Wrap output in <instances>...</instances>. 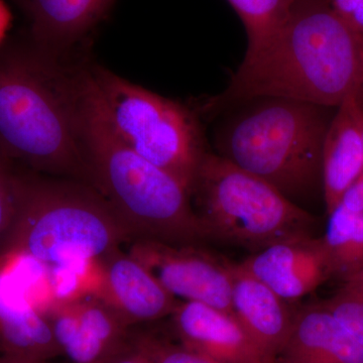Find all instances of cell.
<instances>
[{
	"mask_svg": "<svg viewBox=\"0 0 363 363\" xmlns=\"http://www.w3.org/2000/svg\"><path fill=\"white\" fill-rule=\"evenodd\" d=\"M283 363H295V362H289V360L284 359Z\"/></svg>",
	"mask_w": 363,
	"mask_h": 363,
	"instance_id": "f1b7e54d",
	"label": "cell"
},
{
	"mask_svg": "<svg viewBox=\"0 0 363 363\" xmlns=\"http://www.w3.org/2000/svg\"><path fill=\"white\" fill-rule=\"evenodd\" d=\"M363 93L351 95L337 107L325 136L322 182L327 213L363 175Z\"/></svg>",
	"mask_w": 363,
	"mask_h": 363,
	"instance_id": "5bb4252c",
	"label": "cell"
},
{
	"mask_svg": "<svg viewBox=\"0 0 363 363\" xmlns=\"http://www.w3.org/2000/svg\"><path fill=\"white\" fill-rule=\"evenodd\" d=\"M45 315L73 363H105L130 346V327L93 292L61 298Z\"/></svg>",
	"mask_w": 363,
	"mask_h": 363,
	"instance_id": "9c48e42d",
	"label": "cell"
},
{
	"mask_svg": "<svg viewBox=\"0 0 363 363\" xmlns=\"http://www.w3.org/2000/svg\"><path fill=\"white\" fill-rule=\"evenodd\" d=\"M95 264L98 276L93 293L128 327L171 316L180 302L147 267L121 248Z\"/></svg>",
	"mask_w": 363,
	"mask_h": 363,
	"instance_id": "30bf717a",
	"label": "cell"
},
{
	"mask_svg": "<svg viewBox=\"0 0 363 363\" xmlns=\"http://www.w3.org/2000/svg\"><path fill=\"white\" fill-rule=\"evenodd\" d=\"M343 325L363 346V296L341 289L329 300L320 304Z\"/></svg>",
	"mask_w": 363,
	"mask_h": 363,
	"instance_id": "44dd1931",
	"label": "cell"
},
{
	"mask_svg": "<svg viewBox=\"0 0 363 363\" xmlns=\"http://www.w3.org/2000/svg\"><path fill=\"white\" fill-rule=\"evenodd\" d=\"M13 23V14L4 0H0V45L6 40L7 33Z\"/></svg>",
	"mask_w": 363,
	"mask_h": 363,
	"instance_id": "484cf974",
	"label": "cell"
},
{
	"mask_svg": "<svg viewBox=\"0 0 363 363\" xmlns=\"http://www.w3.org/2000/svg\"><path fill=\"white\" fill-rule=\"evenodd\" d=\"M362 130H363V121H362ZM362 179H363V175L362 177Z\"/></svg>",
	"mask_w": 363,
	"mask_h": 363,
	"instance_id": "f546056e",
	"label": "cell"
},
{
	"mask_svg": "<svg viewBox=\"0 0 363 363\" xmlns=\"http://www.w3.org/2000/svg\"><path fill=\"white\" fill-rule=\"evenodd\" d=\"M171 316L181 344L214 362L278 363L253 340L233 313L180 301Z\"/></svg>",
	"mask_w": 363,
	"mask_h": 363,
	"instance_id": "7c38bea8",
	"label": "cell"
},
{
	"mask_svg": "<svg viewBox=\"0 0 363 363\" xmlns=\"http://www.w3.org/2000/svg\"><path fill=\"white\" fill-rule=\"evenodd\" d=\"M13 226L4 257H26L49 267L96 262L133 240L102 195L85 182L18 173Z\"/></svg>",
	"mask_w": 363,
	"mask_h": 363,
	"instance_id": "277c9868",
	"label": "cell"
},
{
	"mask_svg": "<svg viewBox=\"0 0 363 363\" xmlns=\"http://www.w3.org/2000/svg\"><path fill=\"white\" fill-rule=\"evenodd\" d=\"M116 0H28L30 44L63 59L109 13Z\"/></svg>",
	"mask_w": 363,
	"mask_h": 363,
	"instance_id": "2e32d148",
	"label": "cell"
},
{
	"mask_svg": "<svg viewBox=\"0 0 363 363\" xmlns=\"http://www.w3.org/2000/svg\"><path fill=\"white\" fill-rule=\"evenodd\" d=\"M0 363H45L43 362H35V360L21 359V358H14L0 355Z\"/></svg>",
	"mask_w": 363,
	"mask_h": 363,
	"instance_id": "4316f807",
	"label": "cell"
},
{
	"mask_svg": "<svg viewBox=\"0 0 363 363\" xmlns=\"http://www.w3.org/2000/svg\"><path fill=\"white\" fill-rule=\"evenodd\" d=\"M295 363H363V346L321 305L295 315L283 353Z\"/></svg>",
	"mask_w": 363,
	"mask_h": 363,
	"instance_id": "e0dca14e",
	"label": "cell"
},
{
	"mask_svg": "<svg viewBox=\"0 0 363 363\" xmlns=\"http://www.w3.org/2000/svg\"><path fill=\"white\" fill-rule=\"evenodd\" d=\"M328 216L322 241L333 274L344 278L363 267V211L339 202Z\"/></svg>",
	"mask_w": 363,
	"mask_h": 363,
	"instance_id": "ac0fdd59",
	"label": "cell"
},
{
	"mask_svg": "<svg viewBox=\"0 0 363 363\" xmlns=\"http://www.w3.org/2000/svg\"><path fill=\"white\" fill-rule=\"evenodd\" d=\"M363 93V35L330 0H293L271 42L243 59L225 90L209 98L207 116L259 97H284L338 107Z\"/></svg>",
	"mask_w": 363,
	"mask_h": 363,
	"instance_id": "6da1fadb",
	"label": "cell"
},
{
	"mask_svg": "<svg viewBox=\"0 0 363 363\" xmlns=\"http://www.w3.org/2000/svg\"><path fill=\"white\" fill-rule=\"evenodd\" d=\"M344 290L363 296V267L342 278Z\"/></svg>",
	"mask_w": 363,
	"mask_h": 363,
	"instance_id": "cb8c5ba5",
	"label": "cell"
},
{
	"mask_svg": "<svg viewBox=\"0 0 363 363\" xmlns=\"http://www.w3.org/2000/svg\"><path fill=\"white\" fill-rule=\"evenodd\" d=\"M0 152L35 173L88 184L79 66L32 44L0 51Z\"/></svg>",
	"mask_w": 363,
	"mask_h": 363,
	"instance_id": "7a4b0ae2",
	"label": "cell"
},
{
	"mask_svg": "<svg viewBox=\"0 0 363 363\" xmlns=\"http://www.w3.org/2000/svg\"><path fill=\"white\" fill-rule=\"evenodd\" d=\"M128 253L174 297L233 313V264L199 245L142 238L133 240Z\"/></svg>",
	"mask_w": 363,
	"mask_h": 363,
	"instance_id": "ba28073f",
	"label": "cell"
},
{
	"mask_svg": "<svg viewBox=\"0 0 363 363\" xmlns=\"http://www.w3.org/2000/svg\"><path fill=\"white\" fill-rule=\"evenodd\" d=\"M88 67L118 135L138 155L175 177L192 195L207 152L197 113L104 67Z\"/></svg>",
	"mask_w": 363,
	"mask_h": 363,
	"instance_id": "52a82bcc",
	"label": "cell"
},
{
	"mask_svg": "<svg viewBox=\"0 0 363 363\" xmlns=\"http://www.w3.org/2000/svg\"><path fill=\"white\" fill-rule=\"evenodd\" d=\"M241 104L247 105L217 135L219 156L271 184L291 201L307 195L322 178L328 107L284 97Z\"/></svg>",
	"mask_w": 363,
	"mask_h": 363,
	"instance_id": "5b68a950",
	"label": "cell"
},
{
	"mask_svg": "<svg viewBox=\"0 0 363 363\" xmlns=\"http://www.w3.org/2000/svg\"><path fill=\"white\" fill-rule=\"evenodd\" d=\"M13 1L16 2L21 11L28 16V13H30V4H28V0H13Z\"/></svg>",
	"mask_w": 363,
	"mask_h": 363,
	"instance_id": "83f0119b",
	"label": "cell"
},
{
	"mask_svg": "<svg viewBox=\"0 0 363 363\" xmlns=\"http://www.w3.org/2000/svg\"><path fill=\"white\" fill-rule=\"evenodd\" d=\"M0 353L43 362L62 354L45 312L21 292L4 262H0Z\"/></svg>",
	"mask_w": 363,
	"mask_h": 363,
	"instance_id": "4fadbf2b",
	"label": "cell"
},
{
	"mask_svg": "<svg viewBox=\"0 0 363 363\" xmlns=\"http://www.w3.org/2000/svg\"><path fill=\"white\" fill-rule=\"evenodd\" d=\"M240 266L288 303L316 290L333 276L321 238L300 236L252 252Z\"/></svg>",
	"mask_w": 363,
	"mask_h": 363,
	"instance_id": "8fae6325",
	"label": "cell"
},
{
	"mask_svg": "<svg viewBox=\"0 0 363 363\" xmlns=\"http://www.w3.org/2000/svg\"><path fill=\"white\" fill-rule=\"evenodd\" d=\"M191 196L209 240L257 252L279 241L313 235L314 216L219 155L207 152L203 157Z\"/></svg>",
	"mask_w": 363,
	"mask_h": 363,
	"instance_id": "8992f818",
	"label": "cell"
},
{
	"mask_svg": "<svg viewBox=\"0 0 363 363\" xmlns=\"http://www.w3.org/2000/svg\"><path fill=\"white\" fill-rule=\"evenodd\" d=\"M245 25L250 58L266 47L285 23L293 0H228Z\"/></svg>",
	"mask_w": 363,
	"mask_h": 363,
	"instance_id": "d6986e66",
	"label": "cell"
},
{
	"mask_svg": "<svg viewBox=\"0 0 363 363\" xmlns=\"http://www.w3.org/2000/svg\"><path fill=\"white\" fill-rule=\"evenodd\" d=\"M130 346L150 363H218L211 358L147 332L130 334Z\"/></svg>",
	"mask_w": 363,
	"mask_h": 363,
	"instance_id": "ffe728a7",
	"label": "cell"
},
{
	"mask_svg": "<svg viewBox=\"0 0 363 363\" xmlns=\"http://www.w3.org/2000/svg\"><path fill=\"white\" fill-rule=\"evenodd\" d=\"M11 162L0 152V245L13 226L18 203V173Z\"/></svg>",
	"mask_w": 363,
	"mask_h": 363,
	"instance_id": "7402d4cb",
	"label": "cell"
},
{
	"mask_svg": "<svg viewBox=\"0 0 363 363\" xmlns=\"http://www.w3.org/2000/svg\"><path fill=\"white\" fill-rule=\"evenodd\" d=\"M336 13L363 35V0H330Z\"/></svg>",
	"mask_w": 363,
	"mask_h": 363,
	"instance_id": "603a6c76",
	"label": "cell"
},
{
	"mask_svg": "<svg viewBox=\"0 0 363 363\" xmlns=\"http://www.w3.org/2000/svg\"><path fill=\"white\" fill-rule=\"evenodd\" d=\"M231 309L260 347L278 357L285 350L295 315L289 303L271 288L234 264Z\"/></svg>",
	"mask_w": 363,
	"mask_h": 363,
	"instance_id": "9a60e30c",
	"label": "cell"
},
{
	"mask_svg": "<svg viewBox=\"0 0 363 363\" xmlns=\"http://www.w3.org/2000/svg\"><path fill=\"white\" fill-rule=\"evenodd\" d=\"M79 88L88 184L111 205L133 240L201 247L209 238L190 192L118 135L88 65L79 66Z\"/></svg>",
	"mask_w": 363,
	"mask_h": 363,
	"instance_id": "3957f363",
	"label": "cell"
},
{
	"mask_svg": "<svg viewBox=\"0 0 363 363\" xmlns=\"http://www.w3.org/2000/svg\"><path fill=\"white\" fill-rule=\"evenodd\" d=\"M105 363H150V362L130 346L128 350L118 353Z\"/></svg>",
	"mask_w": 363,
	"mask_h": 363,
	"instance_id": "d4e9b609",
	"label": "cell"
}]
</instances>
